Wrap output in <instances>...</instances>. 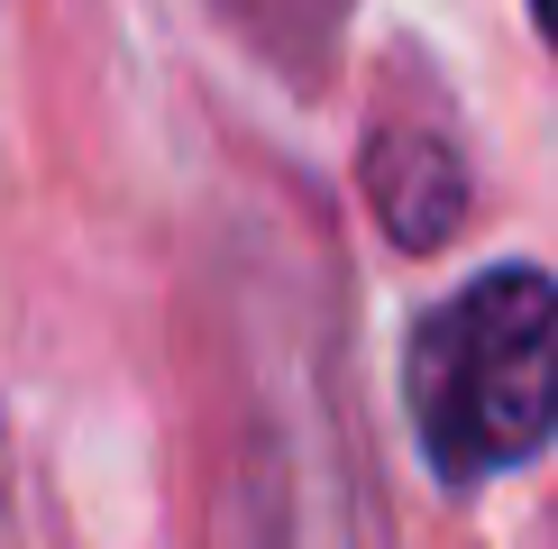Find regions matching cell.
I'll return each mask as SVG.
<instances>
[{
	"label": "cell",
	"instance_id": "obj_1",
	"mask_svg": "<svg viewBox=\"0 0 558 549\" xmlns=\"http://www.w3.org/2000/svg\"><path fill=\"white\" fill-rule=\"evenodd\" d=\"M403 422L449 495L531 467L558 440V274L504 257L412 320Z\"/></svg>",
	"mask_w": 558,
	"mask_h": 549
},
{
	"label": "cell",
	"instance_id": "obj_2",
	"mask_svg": "<svg viewBox=\"0 0 558 549\" xmlns=\"http://www.w3.org/2000/svg\"><path fill=\"white\" fill-rule=\"evenodd\" d=\"M357 174H366V211H376V229L403 257L449 247L458 220H468V156H458V137H439L430 120H385L366 137Z\"/></svg>",
	"mask_w": 558,
	"mask_h": 549
},
{
	"label": "cell",
	"instance_id": "obj_3",
	"mask_svg": "<svg viewBox=\"0 0 558 549\" xmlns=\"http://www.w3.org/2000/svg\"><path fill=\"white\" fill-rule=\"evenodd\" d=\"M0 549H19V495H10V430H0Z\"/></svg>",
	"mask_w": 558,
	"mask_h": 549
},
{
	"label": "cell",
	"instance_id": "obj_4",
	"mask_svg": "<svg viewBox=\"0 0 558 549\" xmlns=\"http://www.w3.org/2000/svg\"><path fill=\"white\" fill-rule=\"evenodd\" d=\"M522 10H531V28H541V46L558 56V0H522Z\"/></svg>",
	"mask_w": 558,
	"mask_h": 549
}]
</instances>
